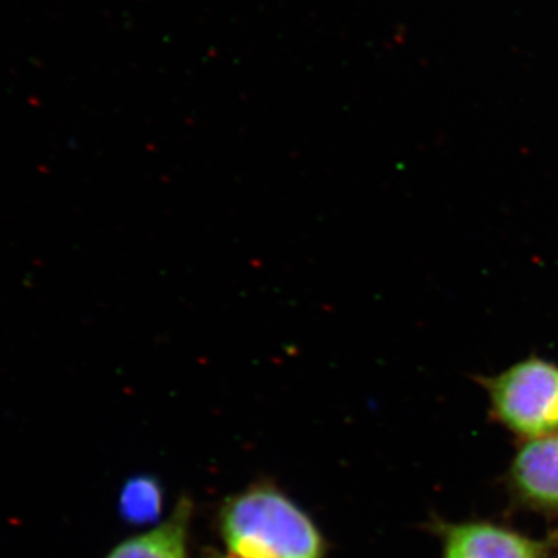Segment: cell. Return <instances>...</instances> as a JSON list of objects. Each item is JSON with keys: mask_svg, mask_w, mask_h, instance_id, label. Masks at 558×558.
<instances>
[{"mask_svg": "<svg viewBox=\"0 0 558 558\" xmlns=\"http://www.w3.org/2000/svg\"><path fill=\"white\" fill-rule=\"evenodd\" d=\"M219 524L231 558H326L325 538L314 521L266 484L231 497Z\"/></svg>", "mask_w": 558, "mask_h": 558, "instance_id": "obj_1", "label": "cell"}, {"mask_svg": "<svg viewBox=\"0 0 558 558\" xmlns=\"http://www.w3.org/2000/svg\"><path fill=\"white\" fill-rule=\"evenodd\" d=\"M490 414L517 438L532 440L558 433V365L531 357L498 376L481 379Z\"/></svg>", "mask_w": 558, "mask_h": 558, "instance_id": "obj_2", "label": "cell"}, {"mask_svg": "<svg viewBox=\"0 0 558 558\" xmlns=\"http://www.w3.org/2000/svg\"><path fill=\"white\" fill-rule=\"evenodd\" d=\"M429 531L439 538L442 558H550L557 538H534L492 521L433 519Z\"/></svg>", "mask_w": 558, "mask_h": 558, "instance_id": "obj_3", "label": "cell"}, {"mask_svg": "<svg viewBox=\"0 0 558 558\" xmlns=\"http://www.w3.org/2000/svg\"><path fill=\"white\" fill-rule=\"evenodd\" d=\"M508 487L523 508L558 519V433L524 440L510 461Z\"/></svg>", "mask_w": 558, "mask_h": 558, "instance_id": "obj_4", "label": "cell"}, {"mask_svg": "<svg viewBox=\"0 0 558 558\" xmlns=\"http://www.w3.org/2000/svg\"><path fill=\"white\" fill-rule=\"evenodd\" d=\"M191 515L193 505L189 498H182L163 523L121 543L106 558H189Z\"/></svg>", "mask_w": 558, "mask_h": 558, "instance_id": "obj_5", "label": "cell"}, {"mask_svg": "<svg viewBox=\"0 0 558 558\" xmlns=\"http://www.w3.org/2000/svg\"><path fill=\"white\" fill-rule=\"evenodd\" d=\"M163 492L153 476H135L124 484L120 497V513L132 524H148L160 519Z\"/></svg>", "mask_w": 558, "mask_h": 558, "instance_id": "obj_6", "label": "cell"}, {"mask_svg": "<svg viewBox=\"0 0 558 558\" xmlns=\"http://www.w3.org/2000/svg\"><path fill=\"white\" fill-rule=\"evenodd\" d=\"M207 558H231V557H222V556H219V554L211 553V554H209V556Z\"/></svg>", "mask_w": 558, "mask_h": 558, "instance_id": "obj_7", "label": "cell"}]
</instances>
